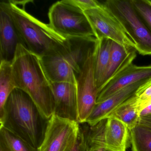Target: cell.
Instances as JSON below:
<instances>
[{
	"label": "cell",
	"mask_w": 151,
	"mask_h": 151,
	"mask_svg": "<svg viewBox=\"0 0 151 151\" xmlns=\"http://www.w3.org/2000/svg\"><path fill=\"white\" fill-rule=\"evenodd\" d=\"M12 68L16 88L29 95L42 115L50 119L54 112V99L52 82L46 73L41 58L19 44Z\"/></svg>",
	"instance_id": "1"
},
{
	"label": "cell",
	"mask_w": 151,
	"mask_h": 151,
	"mask_svg": "<svg viewBox=\"0 0 151 151\" xmlns=\"http://www.w3.org/2000/svg\"><path fill=\"white\" fill-rule=\"evenodd\" d=\"M48 120L42 115L29 95L15 88L0 114V127L38 149L44 140Z\"/></svg>",
	"instance_id": "2"
},
{
	"label": "cell",
	"mask_w": 151,
	"mask_h": 151,
	"mask_svg": "<svg viewBox=\"0 0 151 151\" xmlns=\"http://www.w3.org/2000/svg\"><path fill=\"white\" fill-rule=\"evenodd\" d=\"M29 2L1 1L14 24L21 45L40 58L55 55L65 47L67 39L28 13L25 6Z\"/></svg>",
	"instance_id": "3"
},
{
	"label": "cell",
	"mask_w": 151,
	"mask_h": 151,
	"mask_svg": "<svg viewBox=\"0 0 151 151\" xmlns=\"http://www.w3.org/2000/svg\"><path fill=\"white\" fill-rule=\"evenodd\" d=\"M98 40L94 37L68 38L65 47L60 52L41 57V62L51 82L77 85V78Z\"/></svg>",
	"instance_id": "4"
},
{
	"label": "cell",
	"mask_w": 151,
	"mask_h": 151,
	"mask_svg": "<svg viewBox=\"0 0 151 151\" xmlns=\"http://www.w3.org/2000/svg\"><path fill=\"white\" fill-rule=\"evenodd\" d=\"M48 17L49 26L64 38L95 37L84 12L72 0H63L53 4Z\"/></svg>",
	"instance_id": "5"
},
{
	"label": "cell",
	"mask_w": 151,
	"mask_h": 151,
	"mask_svg": "<svg viewBox=\"0 0 151 151\" xmlns=\"http://www.w3.org/2000/svg\"><path fill=\"white\" fill-rule=\"evenodd\" d=\"M103 4L134 42L136 51L142 55H151V33L130 0H108Z\"/></svg>",
	"instance_id": "6"
},
{
	"label": "cell",
	"mask_w": 151,
	"mask_h": 151,
	"mask_svg": "<svg viewBox=\"0 0 151 151\" xmlns=\"http://www.w3.org/2000/svg\"><path fill=\"white\" fill-rule=\"evenodd\" d=\"M97 43L77 78V121L80 124L86 123L96 105L99 91L94 76V59Z\"/></svg>",
	"instance_id": "7"
},
{
	"label": "cell",
	"mask_w": 151,
	"mask_h": 151,
	"mask_svg": "<svg viewBox=\"0 0 151 151\" xmlns=\"http://www.w3.org/2000/svg\"><path fill=\"white\" fill-rule=\"evenodd\" d=\"M80 124L76 121L53 114L48 120L44 140L38 151H72L80 131Z\"/></svg>",
	"instance_id": "8"
},
{
	"label": "cell",
	"mask_w": 151,
	"mask_h": 151,
	"mask_svg": "<svg viewBox=\"0 0 151 151\" xmlns=\"http://www.w3.org/2000/svg\"><path fill=\"white\" fill-rule=\"evenodd\" d=\"M84 12L97 39L107 38L124 46L135 49L134 42L103 3Z\"/></svg>",
	"instance_id": "9"
},
{
	"label": "cell",
	"mask_w": 151,
	"mask_h": 151,
	"mask_svg": "<svg viewBox=\"0 0 151 151\" xmlns=\"http://www.w3.org/2000/svg\"><path fill=\"white\" fill-rule=\"evenodd\" d=\"M151 78V65L138 66L131 63L99 91L96 104L106 100L130 85Z\"/></svg>",
	"instance_id": "10"
},
{
	"label": "cell",
	"mask_w": 151,
	"mask_h": 151,
	"mask_svg": "<svg viewBox=\"0 0 151 151\" xmlns=\"http://www.w3.org/2000/svg\"><path fill=\"white\" fill-rule=\"evenodd\" d=\"M52 86L55 103L53 114L78 122L76 85L59 82L52 83Z\"/></svg>",
	"instance_id": "11"
},
{
	"label": "cell",
	"mask_w": 151,
	"mask_h": 151,
	"mask_svg": "<svg viewBox=\"0 0 151 151\" xmlns=\"http://www.w3.org/2000/svg\"><path fill=\"white\" fill-rule=\"evenodd\" d=\"M147 80L130 85L121 89L106 100L97 103L86 123L92 127L109 117L121 104L133 96L138 87Z\"/></svg>",
	"instance_id": "12"
},
{
	"label": "cell",
	"mask_w": 151,
	"mask_h": 151,
	"mask_svg": "<svg viewBox=\"0 0 151 151\" xmlns=\"http://www.w3.org/2000/svg\"><path fill=\"white\" fill-rule=\"evenodd\" d=\"M21 41L14 24L2 2L0 3V60L12 62Z\"/></svg>",
	"instance_id": "13"
},
{
	"label": "cell",
	"mask_w": 151,
	"mask_h": 151,
	"mask_svg": "<svg viewBox=\"0 0 151 151\" xmlns=\"http://www.w3.org/2000/svg\"><path fill=\"white\" fill-rule=\"evenodd\" d=\"M137 56L136 50L112 41L109 63L98 87L99 91L109 80L118 75L130 64Z\"/></svg>",
	"instance_id": "14"
},
{
	"label": "cell",
	"mask_w": 151,
	"mask_h": 151,
	"mask_svg": "<svg viewBox=\"0 0 151 151\" xmlns=\"http://www.w3.org/2000/svg\"><path fill=\"white\" fill-rule=\"evenodd\" d=\"M104 137L106 149L126 151L130 139L129 129L121 120L109 116L106 120Z\"/></svg>",
	"instance_id": "15"
},
{
	"label": "cell",
	"mask_w": 151,
	"mask_h": 151,
	"mask_svg": "<svg viewBox=\"0 0 151 151\" xmlns=\"http://www.w3.org/2000/svg\"><path fill=\"white\" fill-rule=\"evenodd\" d=\"M112 44V40L107 38L98 40L94 59V76L98 89L109 63Z\"/></svg>",
	"instance_id": "16"
},
{
	"label": "cell",
	"mask_w": 151,
	"mask_h": 151,
	"mask_svg": "<svg viewBox=\"0 0 151 151\" xmlns=\"http://www.w3.org/2000/svg\"><path fill=\"white\" fill-rule=\"evenodd\" d=\"M12 74V62L1 61L0 63V114L11 93L15 89Z\"/></svg>",
	"instance_id": "17"
},
{
	"label": "cell",
	"mask_w": 151,
	"mask_h": 151,
	"mask_svg": "<svg viewBox=\"0 0 151 151\" xmlns=\"http://www.w3.org/2000/svg\"><path fill=\"white\" fill-rule=\"evenodd\" d=\"M109 116H113L121 120L126 124L129 130L136 126L139 116L134 94L121 104Z\"/></svg>",
	"instance_id": "18"
},
{
	"label": "cell",
	"mask_w": 151,
	"mask_h": 151,
	"mask_svg": "<svg viewBox=\"0 0 151 151\" xmlns=\"http://www.w3.org/2000/svg\"><path fill=\"white\" fill-rule=\"evenodd\" d=\"M132 151H151V128L137 124L129 130Z\"/></svg>",
	"instance_id": "19"
},
{
	"label": "cell",
	"mask_w": 151,
	"mask_h": 151,
	"mask_svg": "<svg viewBox=\"0 0 151 151\" xmlns=\"http://www.w3.org/2000/svg\"><path fill=\"white\" fill-rule=\"evenodd\" d=\"M0 145L7 151H38L3 127H0Z\"/></svg>",
	"instance_id": "20"
},
{
	"label": "cell",
	"mask_w": 151,
	"mask_h": 151,
	"mask_svg": "<svg viewBox=\"0 0 151 151\" xmlns=\"http://www.w3.org/2000/svg\"><path fill=\"white\" fill-rule=\"evenodd\" d=\"M136 104L139 112L151 104V78L139 86L134 93Z\"/></svg>",
	"instance_id": "21"
},
{
	"label": "cell",
	"mask_w": 151,
	"mask_h": 151,
	"mask_svg": "<svg viewBox=\"0 0 151 151\" xmlns=\"http://www.w3.org/2000/svg\"><path fill=\"white\" fill-rule=\"evenodd\" d=\"M133 7L151 33V1L130 0Z\"/></svg>",
	"instance_id": "22"
},
{
	"label": "cell",
	"mask_w": 151,
	"mask_h": 151,
	"mask_svg": "<svg viewBox=\"0 0 151 151\" xmlns=\"http://www.w3.org/2000/svg\"><path fill=\"white\" fill-rule=\"evenodd\" d=\"M72 1L83 12L98 7L101 4L95 0H72Z\"/></svg>",
	"instance_id": "23"
},
{
	"label": "cell",
	"mask_w": 151,
	"mask_h": 151,
	"mask_svg": "<svg viewBox=\"0 0 151 151\" xmlns=\"http://www.w3.org/2000/svg\"><path fill=\"white\" fill-rule=\"evenodd\" d=\"M81 126V125H80ZM86 126L80 127L79 137L72 151H86Z\"/></svg>",
	"instance_id": "24"
},
{
	"label": "cell",
	"mask_w": 151,
	"mask_h": 151,
	"mask_svg": "<svg viewBox=\"0 0 151 151\" xmlns=\"http://www.w3.org/2000/svg\"><path fill=\"white\" fill-rule=\"evenodd\" d=\"M137 124L145 125L151 128V115L145 117H139Z\"/></svg>",
	"instance_id": "25"
},
{
	"label": "cell",
	"mask_w": 151,
	"mask_h": 151,
	"mask_svg": "<svg viewBox=\"0 0 151 151\" xmlns=\"http://www.w3.org/2000/svg\"><path fill=\"white\" fill-rule=\"evenodd\" d=\"M151 115V104L143 109L139 114V117H145Z\"/></svg>",
	"instance_id": "26"
},
{
	"label": "cell",
	"mask_w": 151,
	"mask_h": 151,
	"mask_svg": "<svg viewBox=\"0 0 151 151\" xmlns=\"http://www.w3.org/2000/svg\"><path fill=\"white\" fill-rule=\"evenodd\" d=\"M0 151H7V150L3 146L0 145Z\"/></svg>",
	"instance_id": "27"
},
{
	"label": "cell",
	"mask_w": 151,
	"mask_h": 151,
	"mask_svg": "<svg viewBox=\"0 0 151 151\" xmlns=\"http://www.w3.org/2000/svg\"><path fill=\"white\" fill-rule=\"evenodd\" d=\"M105 151H109V150H107V149H106V150H105Z\"/></svg>",
	"instance_id": "28"
}]
</instances>
